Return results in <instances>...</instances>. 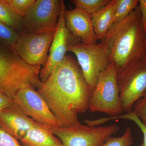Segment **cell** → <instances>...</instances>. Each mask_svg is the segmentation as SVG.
<instances>
[{
	"label": "cell",
	"instance_id": "cell-10",
	"mask_svg": "<svg viewBox=\"0 0 146 146\" xmlns=\"http://www.w3.org/2000/svg\"><path fill=\"white\" fill-rule=\"evenodd\" d=\"M13 100L21 112L36 122L47 126H61L44 98L30 85L19 90Z\"/></svg>",
	"mask_w": 146,
	"mask_h": 146
},
{
	"label": "cell",
	"instance_id": "cell-12",
	"mask_svg": "<svg viewBox=\"0 0 146 146\" xmlns=\"http://www.w3.org/2000/svg\"><path fill=\"white\" fill-rule=\"evenodd\" d=\"M41 123L27 116L15 105L0 112V128L20 140L30 129Z\"/></svg>",
	"mask_w": 146,
	"mask_h": 146
},
{
	"label": "cell",
	"instance_id": "cell-25",
	"mask_svg": "<svg viewBox=\"0 0 146 146\" xmlns=\"http://www.w3.org/2000/svg\"><path fill=\"white\" fill-rule=\"evenodd\" d=\"M14 105L13 100L6 94L0 91V112L7 108L11 107Z\"/></svg>",
	"mask_w": 146,
	"mask_h": 146
},
{
	"label": "cell",
	"instance_id": "cell-26",
	"mask_svg": "<svg viewBox=\"0 0 146 146\" xmlns=\"http://www.w3.org/2000/svg\"><path fill=\"white\" fill-rule=\"evenodd\" d=\"M138 5L141 10L142 24L145 34L146 32V0H139Z\"/></svg>",
	"mask_w": 146,
	"mask_h": 146
},
{
	"label": "cell",
	"instance_id": "cell-8",
	"mask_svg": "<svg viewBox=\"0 0 146 146\" xmlns=\"http://www.w3.org/2000/svg\"><path fill=\"white\" fill-rule=\"evenodd\" d=\"M63 2L62 0H35L22 18L21 33L38 34L55 30Z\"/></svg>",
	"mask_w": 146,
	"mask_h": 146
},
{
	"label": "cell",
	"instance_id": "cell-3",
	"mask_svg": "<svg viewBox=\"0 0 146 146\" xmlns=\"http://www.w3.org/2000/svg\"><path fill=\"white\" fill-rule=\"evenodd\" d=\"M41 66L24 61L12 50L0 48V91L13 100L19 90L27 85L39 88Z\"/></svg>",
	"mask_w": 146,
	"mask_h": 146
},
{
	"label": "cell",
	"instance_id": "cell-18",
	"mask_svg": "<svg viewBox=\"0 0 146 146\" xmlns=\"http://www.w3.org/2000/svg\"><path fill=\"white\" fill-rule=\"evenodd\" d=\"M111 0H72L71 2L77 8L80 9L90 15L104 7Z\"/></svg>",
	"mask_w": 146,
	"mask_h": 146
},
{
	"label": "cell",
	"instance_id": "cell-16",
	"mask_svg": "<svg viewBox=\"0 0 146 146\" xmlns=\"http://www.w3.org/2000/svg\"><path fill=\"white\" fill-rule=\"evenodd\" d=\"M22 18L11 8L6 0H0V23L21 33Z\"/></svg>",
	"mask_w": 146,
	"mask_h": 146
},
{
	"label": "cell",
	"instance_id": "cell-7",
	"mask_svg": "<svg viewBox=\"0 0 146 146\" xmlns=\"http://www.w3.org/2000/svg\"><path fill=\"white\" fill-rule=\"evenodd\" d=\"M68 51L75 54L84 77L93 93L101 73L110 63L109 51L102 42L85 44L80 42L71 46Z\"/></svg>",
	"mask_w": 146,
	"mask_h": 146
},
{
	"label": "cell",
	"instance_id": "cell-27",
	"mask_svg": "<svg viewBox=\"0 0 146 146\" xmlns=\"http://www.w3.org/2000/svg\"><path fill=\"white\" fill-rule=\"evenodd\" d=\"M145 46L146 48V32L145 34Z\"/></svg>",
	"mask_w": 146,
	"mask_h": 146
},
{
	"label": "cell",
	"instance_id": "cell-11",
	"mask_svg": "<svg viewBox=\"0 0 146 146\" xmlns=\"http://www.w3.org/2000/svg\"><path fill=\"white\" fill-rule=\"evenodd\" d=\"M64 2L55 32L54 37L50 49L46 64L41 69L39 77L42 82L46 80L51 74L56 66L63 61L69 48L80 42L81 39L73 35L65 24Z\"/></svg>",
	"mask_w": 146,
	"mask_h": 146
},
{
	"label": "cell",
	"instance_id": "cell-1",
	"mask_svg": "<svg viewBox=\"0 0 146 146\" xmlns=\"http://www.w3.org/2000/svg\"><path fill=\"white\" fill-rule=\"evenodd\" d=\"M37 91L63 127L80 123L78 115L89 109L92 94L77 61L69 55L56 66Z\"/></svg>",
	"mask_w": 146,
	"mask_h": 146
},
{
	"label": "cell",
	"instance_id": "cell-21",
	"mask_svg": "<svg viewBox=\"0 0 146 146\" xmlns=\"http://www.w3.org/2000/svg\"><path fill=\"white\" fill-rule=\"evenodd\" d=\"M6 1L16 13L23 17L34 4L35 0H6Z\"/></svg>",
	"mask_w": 146,
	"mask_h": 146
},
{
	"label": "cell",
	"instance_id": "cell-19",
	"mask_svg": "<svg viewBox=\"0 0 146 146\" xmlns=\"http://www.w3.org/2000/svg\"><path fill=\"white\" fill-rule=\"evenodd\" d=\"M133 139L131 129L126 128L124 133L118 137H110L101 146H132Z\"/></svg>",
	"mask_w": 146,
	"mask_h": 146
},
{
	"label": "cell",
	"instance_id": "cell-22",
	"mask_svg": "<svg viewBox=\"0 0 146 146\" xmlns=\"http://www.w3.org/2000/svg\"><path fill=\"white\" fill-rule=\"evenodd\" d=\"M118 119H124L133 121L139 127L143 133V143L141 146H146V126L144 125L140 119L134 111L125 113L123 115H121L117 117H112L110 118V120Z\"/></svg>",
	"mask_w": 146,
	"mask_h": 146
},
{
	"label": "cell",
	"instance_id": "cell-24",
	"mask_svg": "<svg viewBox=\"0 0 146 146\" xmlns=\"http://www.w3.org/2000/svg\"><path fill=\"white\" fill-rule=\"evenodd\" d=\"M0 146H22L18 140L0 128Z\"/></svg>",
	"mask_w": 146,
	"mask_h": 146
},
{
	"label": "cell",
	"instance_id": "cell-5",
	"mask_svg": "<svg viewBox=\"0 0 146 146\" xmlns=\"http://www.w3.org/2000/svg\"><path fill=\"white\" fill-rule=\"evenodd\" d=\"M117 79L123 111L132 112L136 102L146 91V56L117 70Z\"/></svg>",
	"mask_w": 146,
	"mask_h": 146
},
{
	"label": "cell",
	"instance_id": "cell-14",
	"mask_svg": "<svg viewBox=\"0 0 146 146\" xmlns=\"http://www.w3.org/2000/svg\"><path fill=\"white\" fill-rule=\"evenodd\" d=\"M54 135L41 124L28 131L21 141L25 146H63L60 139Z\"/></svg>",
	"mask_w": 146,
	"mask_h": 146
},
{
	"label": "cell",
	"instance_id": "cell-6",
	"mask_svg": "<svg viewBox=\"0 0 146 146\" xmlns=\"http://www.w3.org/2000/svg\"><path fill=\"white\" fill-rule=\"evenodd\" d=\"M46 127L59 138L63 146H101L120 129L116 124L92 127L80 123L68 127Z\"/></svg>",
	"mask_w": 146,
	"mask_h": 146
},
{
	"label": "cell",
	"instance_id": "cell-20",
	"mask_svg": "<svg viewBox=\"0 0 146 146\" xmlns=\"http://www.w3.org/2000/svg\"><path fill=\"white\" fill-rule=\"evenodd\" d=\"M20 33L0 23V40L11 50Z\"/></svg>",
	"mask_w": 146,
	"mask_h": 146
},
{
	"label": "cell",
	"instance_id": "cell-9",
	"mask_svg": "<svg viewBox=\"0 0 146 146\" xmlns=\"http://www.w3.org/2000/svg\"><path fill=\"white\" fill-rule=\"evenodd\" d=\"M55 30L38 33H21L11 50L24 61L32 65L43 67L46 64L48 53Z\"/></svg>",
	"mask_w": 146,
	"mask_h": 146
},
{
	"label": "cell",
	"instance_id": "cell-15",
	"mask_svg": "<svg viewBox=\"0 0 146 146\" xmlns=\"http://www.w3.org/2000/svg\"><path fill=\"white\" fill-rule=\"evenodd\" d=\"M116 0H111L104 7L91 15L92 25L97 40L104 38L113 25Z\"/></svg>",
	"mask_w": 146,
	"mask_h": 146
},
{
	"label": "cell",
	"instance_id": "cell-23",
	"mask_svg": "<svg viewBox=\"0 0 146 146\" xmlns=\"http://www.w3.org/2000/svg\"><path fill=\"white\" fill-rule=\"evenodd\" d=\"M133 111L142 123L146 126V98H141L136 102Z\"/></svg>",
	"mask_w": 146,
	"mask_h": 146
},
{
	"label": "cell",
	"instance_id": "cell-2",
	"mask_svg": "<svg viewBox=\"0 0 146 146\" xmlns=\"http://www.w3.org/2000/svg\"><path fill=\"white\" fill-rule=\"evenodd\" d=\"M101 42L109 51L110 63L117 70L146 56L145 33L139 5L122 21L113 24Z\"/></svg>",
	"mask_w": 146,
	"mask_h": 146
},
{
	"label": "cell",
	"instance_id": "cell-28",
	"mask_svg": "<svg viewBox=\"0 0 146 146\" xmlns=\"http://www.w3.org/2000/svg\"><path fill=\"white\" fill-rule=\"evenodd\" d=\"M143 98H146V91L144 93L143 96Z\"/></svg>",
	"mask_w": 146,
	"mask_h": 146
},
{
	"label": "cell",
	"instance_id": "cell-13",
	"mask_svg": "<svg viewBox=\"0 0 146 146\" xmlns=\"http://www.w3.org/2000/svg\"><path fill=\"white\" fill-rule=\"evenodd\" d=\"M65 24L71 33L81 39L85 44L97 43V39L92 25L91 15L76 7L65 11Z\"/></svg>",
	"mask_w": 146,
	"mask_h": 146
},
{
	"label": "cell",
	"instance_id": "cell-4",
	"mask_svg": "<svg viewBox=\"0 0 146 146\" xmlns=\"http://www.w3.org/2000/svg\"><path fill=\"white\" fill-rule=\"evenodd\" d=\"M117 72L115 64L110 63L100 74L89 101L90 112H103L110 117H117L123 112L120 102Z\"/></svg>",
	"mask_w": 146,
	"mask_h": 146
},
{
	"label": "cell",
	"instance_id": "cell-17",
	"mask_svg": "<svg viewBox=\"0 0 146 146\" xmlns=\"http://www.w3.org/2000/svg\"><path fill=\"white\" fill-rule=\"evenodd\" d=\"M138 0H116L113 16V24L122 21L138 5Z\"/></svg>",
	"mask_w": 146,
	"mask_h": 146
}]
</instances>
